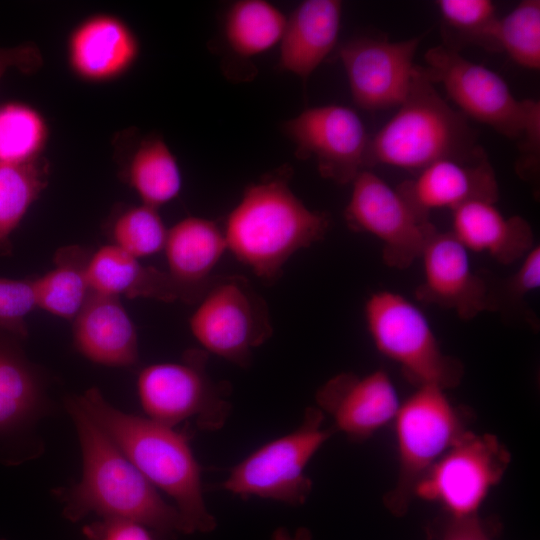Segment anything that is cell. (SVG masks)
Instances as JSON below:
<instances>
[{"label": "cell", "instance_id": "cell-20", "mask_svg": "<svg viewBox=\"0 0 540 540\" xmlns=\"http://www.w3.org/2000/svg\"><path fill=\"white\" fill-rule=\"evenodd\" d=\"M339 0H306L287 17L278 68L304 82L337 44L342 17Z\"/></svg>", "mask_w": 540, "mask_h": 540}, {"label": "cell", "instance_id": "cell-5", "mask_svg": "<svg viewBox=\"0 0 540 540\" xmlns=\"http://www.w3.org/2000/svg\"><path fill=\"white\" fill-rule=\"evenodd\" d=\"M364 317L376 349L412 382L443 390L459 385L463 364L441 350L426 315L413 302L393 291H378L366 300Z\"/></svg>", "mask_w": 540, "mask_h": 540}, {"label": "cell", "instance_id": "cell-3", "mask_svg": "<svg viewBox=\"0 0 540 540\" xmlns=\"http://www.w3.org/2000/svg\"><path fill=\"white\" fill-rule=\"evenodd\" d=\"M329 225L327 213L309 209L293 193L286 170L245 189L228 215L224 236L227 250L271 281L294 253L321 240Z\"/></svg>", "mask_w": 540, "mask_h": 540}, {"label": "cell", "instance_id": "cell-21", "mask_svg": "<svg viewBox=\"0 0 540 540\" xmlns=\"http://www.w3.org/2000/svg\"><path fill=\"white\" fill-rule=\"evenodd\" d=\"M469 251L486 253L508 265L522 259L534 246L529 222L521 216H506L495 202L475 200L452 211V231Z\"/></svg>", "mask_w": 540, "mask_h": 540}, {"label": "cell", "instance_id": "cell-34", "mask_svg": "<svg viewBox=\"0 0 540 540\" xmlns=\"http://www.w3.org/2000/svg\"><path fill=\"white\" fill-rule=\"evenodd\" d=\"M86 540H154L151 530L136 521L101 518L83 528Z\"/></svg>", "mask_w": 540, "mask_h": 540}, {"label": "cell", "instance_id": "cell-13", "mask_svg": "<svg viewBox=\"0 0 540 540\" xmlns=\"http://www.w3.org/2000/svg\"><path fill=\"white\" fill-rule=\"evenodd\" d=\"M296 157L312 158L320 175L339 184L352 183L368 167L371 137L351 108L329 104L305 109L284 124Z\"/></svg>", "mask_w": 540, "mask_h": 540}, {"label": "cell", "instance_id": "cell-25", "mask_svg": "<svg viewBox=\"0 0 540 540\" xmlns=\"http://www.w3.org/2000/svg\"><path fill=\"white\" fill-rule=\"evenodd\" d=\"M89 259L78 245L60 248L54 255V268L33 280L36 307L74 319L92 293L87 277Z\"/></svg>", "mask_w": 540, "mask_h": 540}, {"label": "cell", "instance_id": "cell-38", "mask_svg": "<svg viewBox=\"0 0 540 540\" xmlns=\"http://www.w3.org/2000/svg\"><path fill=\"white\" fill-rule=\"evenodd\" d=\"M271 540H313V536L306 527H299L293 532L286 527H278L272 533Z\"/></svg>", "mask_w": 540, "mask_h": 540}, {"label": "cell", "instance_id": "cell-23", "mask_svg": "<svg viewBox=\"0 0 540 540\" xmlns=\"http://www.w3.org/2000/svg\"><path fill=\"white\" fill-rule=\"evenodd\" d=\"M164 250L169 275L199 301L227 244L224 232L214 222L187 217L168 229Z\"/></svg>", "mask_w": 540, "mask_h": 540}, {"label": "cell", "instance_id": "cell-11", "mask_svg": "<svg viewBox=\"0 0 540 540\" xmlns=\"http://www.w3.org/2000/svg\"><path fill=\"white\" fill-rule=\"evenodd\" d=\"M509 463L510 453L496 436L468 430L418 482L414 497L438 503L449 517L478 514Z\"/></svg>", "mask_w": 540, "mask_h": 540}, {"label": "cell", "instance_id": "cell-36", "mask_svg": "<svg viewBox=\"0 0 540 540\" xmlns=\"http://www.w3.org/2000/svg\"><path fill=\"white\" fill-rule=\"evenodd\" d=\"M43 66V56L34 43H21L12 47L0 46V81L10 70L34 74Z\"/></svg>", "mask_w": 540, "mask_h": 540}, {"label": "cell", "instance_id": "cell-15", "mask_svg": "<svg viewBox=\"0 0 540 540\" xmlns=\"http://www.w3.org/2000/svg\"><path fill=\"white\" fill-rule=\"evenodd\" d=\"M141 44L121 17L98 12L80 20L65 44L69 71L88 84H106L125 76L136 64Z\"/></svg>", "mask_w": 540, "mask_h": 540}, {"label": "cell", "instance_id": "cell-31", "mask_svg": "<svg viewBox=\"0 0 540 540\" xmlns=\"http://www.w3.org/2000/svg\"><path fill=\"white\" fill-rule=\"evenodd\" d=\"M497 52H505L519 66L540 68V1L523 0L503 17L494 30Z\"/></svg>", "mask_w": 540, "mask_h": 540}, {"label": "cell", "instance_id": "cell-12", "mask_svg": "<svg viewBox=\"0 0 540 540\" xmlns=\"http://www.w3.org/2000/svg\"><path fill=\"white\" fill-rule=\"evenodd\" d=\"M352 184L344 210L348 227L380 240L383 261L389 267H409L437 232L429 217L371 171L360 172Z\"/></svg>", "mask_w": 540, "mask_h": 540}, {"label": "cell", "instance_id": "cell-17", "mask_svg": "<svg viewBox=\"0 0 540 540\" xmlns=\"http://www.w3.org/2000/svg\"><path fill=\"white\" fill-rule=\"evenodd\" d=\"M423 282L416 297L470 320L493 307L486 282L476 274L469 251L451 233L436 232L421 254Z\"/></svg>", "mask_w": 540, "mask_h": 540}, {"label": "cell", "instance_id": "cell-2", "mask_svg": "<svg viewBox=\"0 0 540 540\" xmlns=\"http://www.w3.org/2000/svg\"><path fill=\"white\" fill-rule=\"evenodd\" d=\"M74 399L143 476L173 500L183 533H209L216 528L203 496L201 468L185 433L115 408L96 388Z\"/></svg>", "mask_w": 540, "mask_h": 540}, {"label": "cell", "instance_id": "cell-33", "mask_svg": "<svg viewBox=\"0 0 540 540\" xmlns=\"http://www.w3.org/2000/svg\"><path fill=\"white\" fill-rule=\"evenodd\" d=\"M36 307L33 280L0 277V328L19 337L27 334L25 317Z\"/></svg>", "mask_w": 540, "mask_h": 540}, {"label": "cell", "instance_id": "cell-30", "mask_svg": "<svg viewBox=\"0 0 540 540\" xmlns=\"http://www.w3.org/2000/svg\"><path fill=\"white\" fill-rule=\"evenodd\" d=\"M445 44L459 51L466 45H477L497 52L494 30L498 20L496 6L490 0H438Z\"/></svg>", "mask_w": 540, "mask_h": 540}, {"label": "cell", "instance_id": "cell-8", "mask_svg": "<svg viewBox=\"0 0 540 540\" xmlns=\"http://www.w3.org/2000/svg\"><path fill=\"white\" fill-rule=\"evenodd\" d=\"M425 61L426 76L444 87L465 117L511 139L520 140L540 129L539 101L517 99L506 81L493 70L444 45L430 48Z\"/></svg>", "mask_w": 540, "mask_h": 540}, {"label": "cell", "instance_id": "cell-1", "mask_svg": "<svg viewBox=\"0 0 540 540\" xmlns=\"http://www.w3.org/2000/svg\"><path fill=\"white\" fill-rule=\"evenodd\" d=\"M66 408L77 430L82 476L62 492L64 514L79 521L89 514L139 522L161 535L183 533L180 514L117 445L69 398Z\"/></svg>", "mask_w": 540, "mask_h": 540}, {"label": "cell", "instance_id": "cell-4", "mask_svg": "<svg viewBox=\"0 0 540 540\" xmlns=\"http://www.w3.org/2000/svg\"><path fill=\"white\" fill-rule=\"evenodd\" d=\"M484 149L477 131L438 93L417 66L397 112L370 140L368 167L387 165L421 170L447 158H470Z\"/></svg>", "mask_w": 540, "mask_h": 540}, {"label": "cell", "instance_id": "cell-18", "mask_svg": "<svg viewBox=\"0 0 540 540\" xmlns=\"http://www.w3.org/2000/svg\"><path fill=\"white\" fill-rule=\"evenodd\" d=\"M397 189L418 212L428 217L431 210L453 211L475 200L496 203L499 197L496 174L484 150L470 158L436 161Z\"/></svg>", "mask_w": 540, "mask_h": 540}, {"label": "cell", "instance_id": "cell-9", "mask_svg": "<svg viewBox=\"0 0 540 540\" xmlns=\"http://www.w3.org/2000/svg\"><path fill=\"white\" fill-rule=\"evenodd\" d=\"M206 365V352L192 349L181 362L157 363L142 369L137 392L146 417L170 427L194 419L201 430L221 429L231 411L229 386L214 382Z\"/></svg>", "mask_w": 540, "mask_h": 540}, {"label": "cell", "instance_id": "cell-19", "mask_svg": "<svg viewBox=\"0 0 540 540\" xmlns=\"http://www.w3.org/2000/svg\"><path fill=\"white\" fill-rule=\"evenodd\" d=\"M76 349L90 361L112 367L138 362V339L133 321L119 298L92 292L74 318Z\"/></svg>", "mask_w": 540, "mask_h": 540}, {"label": "cell", "instance_id": "cell-29", "mask_svg": "<svg viewBox=\"0 0 540 540\" xmlns=\"http://www.w3.org/2000/svg\"><path fill=\"white\" fill-rule=\"evenodd\" d=\"M49 123L36 107L18 100L0 103V163L24 164L43 157Z\"/></svg>", "mask_w": 540, "mask_h": 540}, {"label": "cell", "instance_id": "cell-28", "mask_svg": "<svg viewBox=\"0 0 540 540\" xmlns=\"http://www.w3.org/2000/svg\"><path fill=\"white\" fill-rule=\"evenodd\" d=\"M51 166L43 156L24 164L0 163V249L49 183Z\"/></svg>", "mask_w": 540, "mask_h": 540}, {"label": "cell", "instance_id": "cell-10", "mask_svg": "<svg viewBox=\"0 0 540 540\" xmlns=\"http://www.w3.org/2000/svg\"><path fill=\"white\" fill-rule=\"evenodd\" d=\"M190 329L204 351L240 367L272 335L264 299L241 276L212 278L190 318Z\"/></svg>", "mask_w": 540, "mask_h": 540}, {"label": "cell", "instance_id": "cell-39", "mask_svg": "<svg viewBox=\"0 0 540 540\" xmlns=\"http://www.w3.org/2000/svg\"><path fill=\"white\" fill-rule=\"evenodd\" d=\"M0 540H2V539H0Z\"/></svg>", "mask_w": 540, "mask_h": 540}, {"label": "cell", "instance_id": "cell-37", "mask_svg": "<svg viewBox=\"0 0 540 540\" xmlns=\"http://www.w3.org/2000/svg\"><path fill=\"white\" fill-rule=\"evenodd\" d=\"M512 289L525 295L540 286V247L534 245L522 258L520 267L512 278Z\"/></svg>", "mask_w": 540, "mask_h": 540}, {"label": "cell", "instance_id": "cell-7", "mask_svg": "<svg viewBox=\"0 0 540 540\" xmlns=\"http://www.w3.org/2000/svg\"><path fill=\"white\" fill-rule=\"evenodd\" d=\"M323 422L324 413L318 407L306 408L295 430L260 446L236 464L222 488L242 499L304 504L312 490L305 469L335 432L333 427L325 428Z\"/></svg>", "mask_w": 540, "mask_h": 540}, {"label": "cell", "instance_id": "cell-27", "mask_svg": "<svg viewBox=\"0 0 540 540\" xmlns=\"http://www.w3.org/2000/svg\"><path fill=\"white\" fill-rule=\"evenodd\" d=\"M41 404V385L34 369L18 351L0 343V431L30 422Z\"/></svg>", "mask_w": 540, "mask_h": 540}, {"label": "cell", "instance_id": "cell-35", "mask_svg": "<svg viewBox=\"0 0 540 540\" xmlns=\"http://www.w3.org/2000/svg\"><path fill=\"white\" fill-rule=\"evenodd\" d=\"M497 526L478 514L449 517L442 524L437 540H496Z\"/></svg>", "mask_w": 540, "mask_h": 540}, {"label": "cell", "instance_id": "cell-26", "mask_svg": "<svg viewBox=\"0 0 540 540\" xmlns=\"http://www.w3.org/2000/svg\"><path fill=\"white\" fill-rule=\"evenodd\" d=\"M286 20L282 11L268 1H236L226 13L225 39L238 56L254 57L280 43Z\"/></svg>", "mask_w": 540, "mask_h": 540}, {"label": "cell", "instance_id": "cell-16", "mask_svg": "<svg viewBox=\"0 0 540 540\" xmlns=\"http://www.w3.org/2000/svg\"><path fill=\"white\" fill-rule=\"evenodd\" d=\"M317 407L333 420L335 431L361 441L394 421L401 402L385 371L364 376L341 373L316 392Z\"/></svg>", "mask_w": 540, "mask_h": 540}, {"label": "cell", "instance_id": "cell-14", "mask_svg": "<svg viewBox=\"0 0 540 540\" xmlns=\"http://www.w3.org/2000/svg\"><path fill=\"white\" fill-rule=\"evenodd\" d=\"M422 36L403 41L359 37L339 49L354 103L366 110L399 106L416 69L414 56Z\"/></svg>", "mask_w": 540, "mask_h": 540}, {"label": "cell", "instance_id": "cell-32", "mask_svg": "<svg viewBox=\"0 0 540 540\" xmlns=\"http://www.w3.org/2000/svg\"><path fill=\"white\" fill-rule=\"evenodd\" d=\"M167 234L158 209L142 203L123 210L112 225L115 245L137 259L164 250Z\"/></svg>", "mask_w": 540, "mask_h": 540}, {"label": "cell", "instance_id": "cell-22", "mask_svg": "<svg viewBox=\"0 0 540 540\" xmlns=\"http://www.w3.org/2000/svg\"><path fill=\"white\" fill-rule=\"evenodd\" d=\"M87 277L91 291L106 296L196 301L168 272L142 265L115 244L103 246L90 256Z\"/></svg>", "mask_w": 540, "mask_h": 540}, {"label": "cell", "instance_id": "cell-6", "mask_svg": "<svg viewBox=\"0 0 540 540\" xmlns=\"http://www.w3.org/2000/svg\"><path fill=\"white\" fill-rule=\"evenodd\" d=\"M394 423L399 468L384 504L391 513L402 516L418 482L468 430L463 413L445 390L432 385L418 386L400 404Z\"/></svg>", "mask_w": 540, "mask_h": 540}, {"label": "cell", "instance_id": "cell-24", "mask_svg": "<svg viewBox=\"0 0 540 540\" xmlns=\"http://www.w3.org/2000/svg\"><path fill=\"white\" fill-rule=\"evenodd\" d=\"M117 150L124 180L137 193L142 204L158 209L179 195L181 170L161 136L148 135L132 145L117 138Z\"/></svg>", "mask_w": 540, "mask_h": 540}]
</instances>
